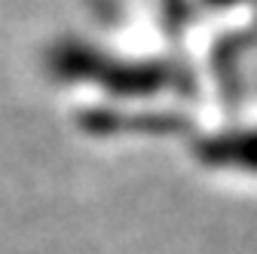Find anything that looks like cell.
Returning a JSON list of instances; mask_svg holds the SVG:
<instances>
[{
    "mask_svg": "<svg viewBox=\"0 0 257 254\" xmlns=\"http://www.w3.org/2000/svg\"><path fill=\"white\" fill-rule=\"evenodd\" d=\"M205 160L217 166H239L248 172H257V135H233V138H220L208 141L202 147Z\"/></svg>",
    "mask_w": 257,
    "mask_h": 254,
    "instance_id": "6da1fadb",
    "label": "cell"
}]
</instances>
